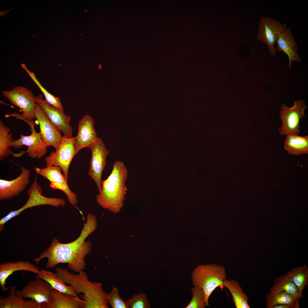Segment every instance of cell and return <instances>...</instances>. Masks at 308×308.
I'll return each instance as SVG.
<instances>
[{"mask_svg":"<svg viewBox=\"0 0 308 308\" xmlns=\"http://www.w3.org/2000/svg\"><path fill=\"white\" fill-rule=\"evenodd\" d=\"M97 225L96 216L88 213L86 222L77 239L70 243H62L54 238L48 248L33 260L38 264L42 259L46 258V267L47 268H53L60 263H67L68 268L73 272L84 271L86 264L85 257L92 250L91 243L85 240L95 230Z\"/></svg>","mask_w":308,"mask_h":308,"instance_id":"1","label":"cell"},{"mask_svg":"<svg viewBox=\"0 0 308 308\" xmlns=\"http://www.w3.org/2000/svg\"><path fill=\"white\" fill-rule=\"evenodd\" d=\"M128 173L123 162L117 161L114 163L110 174L102 181L101 190L96 196V201L101 207L114 213L119 212L127 190Z\"/></svg>","mask_w":308,"mask_h":308,"instance_id":"2","label":"cell"},{"mask_svg":"<svg viewBox=\"0 0 308 308\" xmlns=\"http://www.w3.org/2000/svg\"><path fill=\"white\" fill-rule=\"evenodd\" d=\"M56 272L65 283L70 284L77 294L82 293L81 298L86 303L85 308H108L107 293L100 282H92L86 273L81 271L77 274L70 272L67 268L56 267Z\"/></svg>","mask_w":308,"mask_h":308,"instance_id":"3","label":"cell"},{"mask_svg":"<svg viewBox=\"0 0 308 308\" xmlns=\"http://www.w3.org/2000/svg\"><path fill=\"white\" fill-rule=\"evenodd\" d=\"M226 276L225 268L215 263L199 265L193 270L191 277L192 284L203 290L206 307L209 306L210 296L217 287L223 285Z\"/></svg>","mask_w":308,"mask_h":308,"instance_id":"4","label":"cell"},{"mask_svg":"<svg viewBox=\"0 0 308 308\" xmlns=\"http://www.w3.org/2000/svg\"><path fill=\"white\" fill-rule=\"evenodd\" d=\"M3 96L9 101L11 104L20 108L23 112L21 115L16 113L5 116V117H16L25 121L31 126L35 118V111L37 103L32 92L26 87L21 86H16L9 91H2Z\"/></svg>","mask_w":308,"mask_h":308,"instance_id":"5","label":"cell"},{"mask_svg":"<svg viewBox=\"0 0 308 308\" xmlns=\"http://www.w3.org/2000/svg\"><path fill=\"white\" fill-rule=\"evenodd\" d=\"M42 189L37 181V177L35 178L27 194L28 199L26 203L19 209L10 211L0 220V232L4 228V225L11 218L18 215L25 210L30 208L40 205H48L56 207L64 206L66 202L63 198L46 197L42 194Z\"/></svg>","mask_w":308,"mask_h":308,"instance_id":"6","label":"cell"},{"mask_svg":"<svg viewBox=\"0 0 308 308\" xmlns=\"http://www.w3.org/2000/svg\"><path fill=\"white\" fill-rule=\"evenodd\" d=\"M292 107L286 106L285 104L280 105L279 117L282 125L278 131L281 135H298L300 133V121L305 116V110L307 107L302 100L293 101Z\"/></svg>","mask_w":308,"mask_h":308,"instance_id":"7","label":"cell"},{"mask_svg":"<svg viewBox=\"0 0 308 308\" xmlns=\"http://www.w3.org/2000/svg\"><path fill=\"white\" fill-rule=\"evenodd\" d=\"M78 152L75 147L74 137L69 138L64 136L56 151H52L45 157L46 167L59 166L68 181L69 166L73 158Z\"/></svg>","mask_w":308,"mask_h":308,"instance_id":"8","label":"cell"},{"mask_svg":"<svg viewBox=\"0 0 308 308\" xmlns=\"http://www.w3.org/2000/svg\"><path fill=\"white\" fill-rule=\"evenodd\" d=\"M92 153L88 174L96 184L100 192L102 189V175L110 154L102 139L98 138L90 148Z\"/></svg>","mask_w":308,"mask_h":308,"instance_id":"9","label":"cell"},{"mask_svg":"<svg viewBox=\"0 0 308 308\" xmlns=\"http://www.w3.org/2000/svg\"><path fill=\"white\" fill-rule=\"evenodd\" d=\"M286 23L281 24L277 19L262 17L259 23L258 39L266 44L271 55L275 56V44L280 33L287 27Z\"/></svg>","mask_w":308,"mask_h":308,"instance_id":"10","label":"cell"},{"mask_svg":"<svg viewBox=\"0 0 308 308\" xmlns=\"http://www.w3.org/2000/svg\"><path fill=\"white\" fill-rule=\"evenodd\" d=\"M36 103L43 110L48 118L59 131L63 133L65 137L72 138L73 129L70 124V116L65 114L64 109L55 108L44 100L42 95L35 96Z\"/></svg>","mask_w":308,"mask_h":308,"instance_id":"11","label":"cell"},{"mask_svg":"<svg viewBox=\"0 0 308 308\" xmlns=\"http://www.w3.org/2000/svg\"><path fill=\"white\" fill-rule=\"evenodd\" d=\"M35 169L37 174L44 177L50 181V187L63 191L66 195L70 204L74 205L77 203V195L70 189L67 181L62 174V169L60 167L53 166L46 167L44 168L36 167Z\"/></svg>","mask_w":308,"mask_h":308,"instance_id":"12","label":"cell"},{"mask_svg":"<svg viewBox=\"0 0 308 308\" xmlns=\"http://www.w3.org/2000/svg\"><path fill=\"white\" fill-rule=\"evenodd\" d=\"M35 116L39 125V133L43 142L48 146H52L56 149L62 138L61 133L37 104Z\"/></svg>","mask_w":308,"mask_h":308,"instance_id":"13","label":"cell"},{"mask_svg":"<svg viewBox=\"0 0 308 308\" xmlns=\"http://www.w3.org/2000/svg\"><path fill=\"white\" fill-rule=\"evenodd\" d=\"M33 125L31 127V133L29 135L25 136L20 134L19 139L12 141L11 147L15 148H20L23 145L28 148L26 153L29 157L33 158L40 159L45 156L47 152V148L49 146L42 142L40 133H37Z\"/></svg>","mask_w":308,"mask_h":308,"instance_id":"14","label":"cell"},{"mask_svg":"<svg viewBox=\"0 0 308 308\" xmlns=\"http://www.w3.org/2000/svg\"><path fill=\"white\" fill-rule=\"evenodd\" d=\"M51 285L44 280L38 278L29 281L21 290L16 291L17 295L31 299L37 303L48 302L52 290Z\"/></svg>","mask_w":308,"mask_h":308,"instance_id":"15","label":"cell"},{"mask_svg":"<svg viewBox=\"0 0 308 308\" xmlns=\"http://www.w3.org/2000/svg\"><path fill=\"white\" fill-rule=\"evenodd\" d=\"M21 173L16 179L10 181L0 179V200L11 199L20 194L29 183L30 171L20 166Z\"/></svg>","mask_w":308,"mask_h":308,"instance_id":"16","label":"cell"},{"mask_svg":"<svg viewBox=\"0 0 308 308\" xmlns=\"http://www.w3.org/2000/svg\"><path fill=\"white\" fill-rule=\"evenodd\" d=\"M78 128V132L76 136L74 137V141L76 149L79 152L84 147L90 148L98 137L93 119L88 114L84 115L79 120Z\"/></svg>","mask_w":308,"mask_h":308,"instance_id":"17","label":"cell"},{"mask_svg":"<svg viewBox=\"0 0 308 308\" xmlns=\"http://www.w3.org/2000/svg\"><path fill=\"white\" fill-rule=\"evenodd\" d=\"M275 43L276 51L281 52L287 55L289 59L288 67H291L293 62L295 60L301 62L297 53V44L294 38L289 27H286L280 34Z\"/></svg>","mask_w":308,"mask_h":308,"instance_id":"18","label":"cell"},{"mask_svg":"<svg viewBox=\"0 0 308 308\" xmlns=\"http://www.w3.org/2000/svg\"><path fill=\"white\" fill-rule=\"evenodd\" d=\"M43 308H85L86 303L77 295L60 292L53 289L48 302Z\"/></svg>","mask_w":308,"mask_h":308,"instance_id":"19","label":"cell"},{"mask_svg":"<svg viewBox=\"0 0 308 308\" xmlns=\"http://www.w3.org/2000/svg\"><path fill=\"white\" fill-rule=\"evenodd\" d=\"M27 271L37 274L40 271L39 268L29 262L20 261L5 262L0 264V287L3 292L7 291L9 287L5 286L7 278L16 271Z\"/></svg>","mask_w":308,"mask_h":308,"instance_id":"20","label":"cell"},{"mask_svg":"<svg viewBox=\"0 0 308 308\" xmlns=\"http://www.w3.org/2000/svg\"><path fill=\"white\" fill-rule=\"evenodd\" d=\"M16 291L15 286H11L7 296L0 297V308H43L42 303H38L32 299L25 300L16 295Z\"/></svg>","mask_w":308,"mask_h":308,"instance_id":"21","label":"cell"},{"mask_svg":"<svg viewBox=\"0 0 308 308\" xmlns=\"http://www.w3.org/2000/svg\"><path fill=\"white\" fill-rule=\"evenodd\" d=\"M284 142L285 150L289 154L299 155L308 153V135H287Z\"/></svg>","mask_w":308,"mask_h":308,"instance_id":"22","label":"cell"},{"mask_svg":"<svg viewBox=\"0 0 308 308\" xmlns=\"http://www.w3.org/2000/svg\"><path fill=\"white\" fill-rule=\"evenodd\" d=\"M36 279L40 278L48 282L52 288L60 292L77 295L72 286L66 285L59 277L57 274L44 269H41L37 274Z\"/></svg>","mask_w":308,"mask_h":308,"instance_id":"23","label":"cell"},{"mask_svg":"<svg viewBox=\"0 0 308 308\" xmlns=\"http://www.w3.org/2000/svg\"><path fill=\"white\" fill-rule=\"evenodd\" d=\"M223 285L229 290L236 308H250L249 298L244 291L239 282L235 279H226Z\"/></svg>","mask_w":308,"mask_h":308,"instance_id":"24","label":"cell"},{"mask_svg":"<svg viewBox=\"0 0 308 308\" xmlns=\"http://www.w3.org/2000/svg\"><path fill=\"white\" fill-rule=\"evenodd\" d=\"M266 299L267 308H273L276 305L285 304L291 305L293 308H299L300 299L285 291L274 294L269 292L266 295Z\"/></svg>","mask_w":308,"mask_h":308,"instance_id":"25","label":"cell"},{"mask_svg":"<svg viewBox=\"0 0 308 308\" xmlns=\"http://www.w3.org/2000/svg\"><path fill=\"white\" fill-rule=\"evenodd\" d=\"M10 128L5 125L3 121L0 120V160H3L5 158L12 154L15 157L21 156L24 153L23 152L20 153H14L12 152L9 148L11 147V143L13 141V133H9Z\"/></svg>","mask_w":308,"mask_h":308,"instance_id":"26","label":"cell"},{"mask_svg":"<svg viewBox=\"0 0 308 308\" xmlns=\"http://www.w3.org/2000/svg\"><path fill=\"white\" fill-rule=\"evenodd\" d=\"M282 291L287 292L300 299L302 297L298 289L286 274L276 278L273 285L270 289L269 293L274 294Z\"/></svg>","mask_w":308,"mask_h":308,"instance_id":"27","label":"cell"},{"mask_svg":"<svg viewBox=\"0 0 308 308\" xmlns=\"http://www.w3.org/2000/svg\"><path fill=\"white\" fill-rule=\"evenodd\" d=\"M286 274L297 287L302 296V291L308 284V268L307 266L304 265L292 268Z\"/></svg>","mask_w":308,"mask_h":308,"instance_id":"28","label":"cell"},{"mask_svg":"<svg viewBox=\"0 0 308 308\" xmlns=\"http://www.w3.org/2000/svg\"><path fill=\"white\" fill-rule=\"evenodd\" d=\"M21 66L28 74L32 79L38 86L44 95L45 100L49 104L53 107L61 110L64 109L61 103L59 98L55 97L48 92L41 84L36 77L35 74L33 72H31L27 68L25 64L22 63Z\"/></svg>","mask_w":308,"mask_h":308,"instance_id":"29","label":"cell"},{"mask_svg":"<svg viewBox=\"0 0 308 308\" xmlns=\"http://www.w3.org/2000/svg\"><path fill=\"white\" fill-rule=\"evenodd\" d=\"M192 298L186 308H205L206 307L203 290L198 286L191 289Z\"/></svg>","mask_w":308,"mask_h":308,"instance_id":"30","label":"cell"},{"mask_svg":"<svg viewBox=\"0 0 308 308\" xmlns=\"http://www.w3.org/2000/svg\"><path fill=\"white\" fill-rule=\"evenodd\" d=\"M106 297L108 304L112 308H129L126 301L120 297L117 287H113Z\"/></svg>","mask_w":308,"mask_h":308,"instance_id":"31","label":"cell"},{"mask_svg":"<svg viewBox=\"0 0 308 308\" xmlns=\"http://www.w3.org/2000/svg\"><path fill=\"white\" fill-rule=\"evenodd\" d=\"M129 308H150L151 305L144 293H134L131 298L126 301Z\"/></svg>","mask_w":308,"mask_h":308,"instance_id":"32","label":"cell"},{"mask_svg":"<svg viewBox=\"0 0 308 308\" xmlns=\"http://www.w3.org/2000/svg\"><path fill=\"white\" fill-rule=\"evenodd\" d=\"M273 308H293L292 307L289 305L287 304H281L276 305L274 306Z\"/></svg>","mask_w":308,"mask_h":308,"instance_id":"33","label":"cell"},{"mask_svg":"<svg viewBox=\"0 0 308 308\" xmlns=\"http://www.w3.org/2000/svg\"><path fill=\"white\" fill-rule=\"evenodd\" d=\"M13 8H12L10 9L7 10L5 11L1 10L0 11V16L1 17H4L8 13L13 10Z\"/></svg>","mask_w":308,"mask_h":308,"instance_id":"34","label":"cell"}]
</instances>
